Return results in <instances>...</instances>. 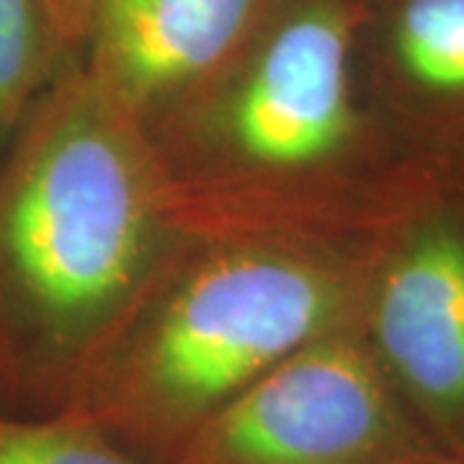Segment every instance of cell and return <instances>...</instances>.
Listing matches in <instances>:
<instances>
[{"mask_svg":"<svg viewBox=\"0 0 464 464\" xmlns=\"http://www.w3.org/2000/svg\"><path fill=\"white\" fill-rule=\"evenodd\" d=\"M145 194L130 152L81 119L39 137L0 194V282L67 338L132 282Z\"/></svg>","mask_w":464,"mask_h":464,"instance_id":"7a4b0ae2","label":"cell"},{"mask_svg":"<svg viewBox=\"0 0 464 464\" xmlns=\"http://www.w3.org/2000/svg\"><path fill=\"white\" fill-rule=\"evenodd\" d=\"M405 464H464V451H449V449H431L420 457Z\"/></svg>","mask_w":464,"mask_h":464,"instance_id":"30bf717a","label":"cell"},{"mask_svg":"<svg viewBox=\"0 0 464 464\" xmlns=\"http://www.w3.org/2000/svg\"><path fill=\"white\" fill-rule=\"evenodd\" d=\"M441 449L351 328L302 346L179 444V464H405Z\"/></svg>","mask_w":464,"mask_h":464,"instance_id":"3957f363","label":"cell"},{"mask_svg":"<svg viewBox=\"0 0 464 464\" xmlns=\"http://www.w3.org/2000/svg\"><path fill=\"white\" fill-rule=\"evenodd\" d=\"M39 0H0V137L16 119L39 57Z\"/></svg>","mask_w":464,"mask_h":464,"instance_id":"9c48e42d","label":"cell"},{"mask_svg":"<svg viewBox=\"0 0 464 464\" xmlns=\"http://www.w3.org/2000/svg\"><path fill=\"white\" fill-rule=\"evenodd\" d=\"M0 464H140L83 418L0 415Z\"/></svg>","mask_w":464,"mask_h":464,"instance_id":"ba28073f","label":"cell"},{"mask_svg":"<svg viewBox=\"0 0 464 464\" xmlns=\"http://www.w3.org/2000/svg\"><path fill=\"white\" fill-rule=\"evenodd\" d=\"M258 0H91L103 70L132 96H158L215 67Z\"/></svg>","mask_w":464,"mask_h":464,"instance_id":"8992f818","label":"cell"},{"mask_svg":"<svg viewBox=\"0 0 464 464\" xmlns=\"http://www.w3.org/2000/svg\"><path fill=\"white\" fill-rule=\"evenodd\" d=\"M392 235L364 297L366 343L433 441L464 451V191Z\"/></svg>","mask_w":464,"mask_h":464,"instance_id":"277c9868","label":"cell"},{"mask_svg":"<svg viewBox=\"0 0 464 464\" xmlns=\"http://www.w3.org/2000/svg\"><path fill=\"white\" fill-rule=\"evenodd\" d=\"M384 50L400 96L464 168V0H395Z\"/></svg>","mask_w":464,"mask_h":464,"instance_id":"52a82bcc","label":"cell"},{"mask_svg":"<svg viewBox=\"0 0 464 464\" xmlns=\"http://www.w3.org/2000/svg\"><path fill=\"white\" fill-rule=\"evenodd\" d=\"M351 289L331 268L232 256L181 289L106 395L121 426L179 441L302 346L343 331Z\"/></svg>","mask_w":464,"mask_h":464,"instance_id":"6da1fadb","label":"cell"},{"mask_svg":"<svg viewBox=\"0 0 464 464\" xmlns=\"http://www.w3.org/2000/svg\"><path fill=\"white\" fill-rule=\"evenodd\" d=\"M353 24L338 3H317L276 34L235 101V140L268 166L343 158L364 127L351 83Z\"/></svg>","mask_w":464,"mask_h":464,"instance_id":"5b68a950","label":"cell"}]
</instances>
